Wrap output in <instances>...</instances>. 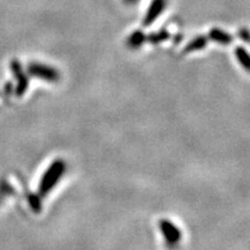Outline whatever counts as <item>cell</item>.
<instances>
[{
    "label": "cell",
    "instance_id": "52a82bcc",
    "mask_svg": "<svg viewBox=\"0 0 250 250\" xmlns=\"http://www.w3.org/2000/svg\"><path fill=\"white\" fill-rule=\"evenodd\" d=\"M206 44H208V37L205 36H198L193 39L191 42H189L186 48H184V54H190V52L198 51V50L204 49Z\"/></svg>",
    "mask_w": 250,
    "mask_h": 250
},
{
    "label": "cell",
    "instance_id": "7c38bea8",
    "mask_svg": "<svg viewBox=\"0 0 250 250\" xmlns=\"http://www.w3.org/2000/svg\"><path fill=\"white\" fill-rule=\"evenodd\" d=\"M14 193L13 187L9 184L6 180L0 181V203L4 201L5 197L11 196Z\"/></svg>",
    "mask_w": 250,
    "mask_h": 250
},
{
    "label": "cell",
    "instance_id": "9c48e42d",
    "mask_svg": "<svg viewBox=\"0 0 250 250\" xmlns=\"http://www.w3.org/2000/svg\"><path fill=\"white\" fill-rule=\"evenodd\" d=\"M235 56L237 62H240V65L245 68L246 71L250 70V58H249V54L248 51L243 48V46H237L235 49Z\"/></svg>",
    "mask_w": 250,
    "mask_h": 250
},
{
    "label": "cell",
    "instance_id": "277c9868",
    "mask_svg": "<svg viewBox=\"0 0 250 250\" xmlns=\"http://www.w3.org/2000/svg\"><path fill=\"white\" fill-rule=\"evenodd\" d=\"M11 68L13 71V74L17 79V88H15V95L19 96H22L26 90L29 87V78L26 73H24L22 65H21L20 62L18 61H13L11 64Z\"/></svg>",
    "mask_w": 250,
    "mask_h": 250
},
{
    "label": "cell",
    "instance_id": "ba28073f",
    "mask_svg": "<svg viewBox=\"0 0 250 250\" xmlns=\"http://www.w3.org/2000/svg\"><path fill=\"white\" fill-rule=\"evenodd\" d=\"M145 41H146L145 34H144L142 30H136L129 36V39L126 41V44L131 49H137V48H140Z\"/></svg>",
    "mask_w": 250,
    "mask_h": 250
},
{
    "label": "cell",
    "instance_id": "3957f363",
    "mask_svg": "<svg viewBox=\"0 0 250 250\" xmlns=\"http://www.w3.org/2000/svg\"><path fill=\"white\" fill-rule=\"evenodd\" d=\"M159 227L164 235V239L166 243L169 247H176L181 241L182 237V233H181L180 228L171 223L168 219H161L159 223Z\"/></svg>",
    "mask_w": 250,
    "mask_h": 250
},
{
    "label": "cell",
    "instance_id": "7a4b0ae2",
    "mask_svg": "<svg viewBox=\"0 0 250 250\" xmlns=\"http://www.w3.org/2000/svg\"><path fill=\"white\" fill-rule=\"evenodd\" d=\"M27 70L31 77L40 78V79L50 81V83H56L61 79V74H59L58 70L49 66V65L41 64V62H30Z\"/></svg>",
    "mask_w": 250,
    "mask_h": 250
},
{
    "label": "cell",
    "instance_id": "4fadbf2b",
    "mask_svg": "<svg viewBox=\"0 0 250 250\" xmlns=\"http://www.w3.org/2000/svg\"><path fill=\"white\" fill-rule=\"evenodd\" d=\"M240 39H242L245 42H249V30L245 28V29H241L239 31Z\"/></svg>",
    "mask_w": 250,
    "mask_h": 250
},
{
    "label": "cell",
    "instance_id": "8992f818",
    "mask_svg": "<svg viewBox=\"0 0 250 250\" xmlns=\"http://www.w3.org/2000/svg\"><path fill=\"white\" fill-rule=\"evenodd\" d=\"M208 39L223 45H228L233 42V36L229 35L226 31L219 29V28H212L208 31Z\"/></svg>",
    "mask_w": 250,
    "mask_h": 250
},
{
    "label": "cell",
    "instance_id": "5bb4252c",
    "mask_svg": "<svg viewBox=\"0 0 250 250\" xmlns=\"http://www.w3.org/2000/svg\"><path fill=\"white\" fill-rule=\"evenodd\" d=\"M138 1L139 0H124L125 4H127V5H134V4H137Z\"/></svg>",
    "mask_w": 250,
    "mask_h": 250
},
{
    "label": "cell",
    "instance_id": "6da1fadb",
    "mask_svg": "<svg viewBox=\"0 0 250 250\" xmlns=\"http://www.w3.org/2000/svg\"><path fill=\"white\" fill-rule=\"evenodd\" d=\"M65 170H66V164L62 159H58V160L52 162L45 173L43 174L42 179H41L39 186V195L41 197L48 196L49 192L54 189L56 184L62 179Z\"/></svg>",
    "mask_w": 250,
    "mask_h": 250
},
{
    "label": "cell",
    "instance_id": "5b68a950",
    "mask_svg": "<svg viewBox=\"0 0 250 250\" xmlns=\"http://www.w3.org/2000/svg\"><path fill=\"white\" fill-rule=\"evenodd\" d=\"M166 6H167V0H152L151 5L147 8V12L144 17L143 26L148 27L154 23L165 12Z\"/></svg>",
    "mask_w": 250,
    "mask_h": 250
},
{
    "label": "cell",
    "instance_id": "30bf717a",
    "mask_svg": "<svg viewBox=\"0 0 250 250\" xmlns=\"http://www.w3.org/2000/svg\"><path fill=\"white\" fill-rule=\"evenodd\" d=\"M27 199L29 202V205L35 213H40L42 210V202H41V196L37 193H31L29 192L27 195Z\"/></svg>",
    "mask_w": 250,
    "mask_h": 250
},
{
    "label": "cell",
    "instance_id": "8fae6325",
    "mask_svg": "<svg viewBox=\"0 0 250 250\" xmlns=\"http://www.w3.org/2000/svg\"><path fill=\"white\" fill-rule=\"evenodd\" d=\"M168 39H169V34L166 30H161L159 31V33H154L151 34L149 36H146V40H147L149 43H152V44H158V43L164 42V41Z\"/></svg>",
    "mask_w": 250,
    "mask_h": 250
}]
</instances>
